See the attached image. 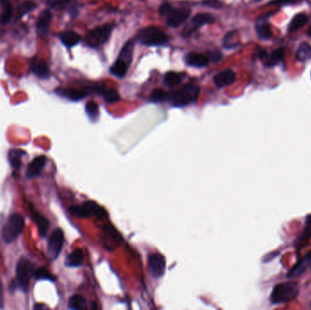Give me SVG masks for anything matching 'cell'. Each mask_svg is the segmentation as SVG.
Returning a JSON list of instances; mask_svg holds the SVG:
<instances>
[{
  "label": "cell",
  "mask_w": 311,
  "mask_h": 310,
  "mask_svg": "<svg viewBox=\"0 0 311 310\" xmlns=\"http://www.w3.org/2000/svg\"><path fill=\"white\" fill-rule=\"evenodd\" d=\"M35 271L34 263L27 257H21L16 266V278L11 284V290L20 289L24 292H27Z\"/></svg>",
  "instance_id": "cell-1"
},
{
  "label": "cell",
  "mask_w": 311,
  "mask_h": 310,
  "mask_svg": "<svg viewBox=\"0 0 311 310\" xmlns=\"http://www.w3.org/2000/svg\"><path fill=\"white\" fill-rule=\"evenodd\" d=\"M300 294L299 284L295 281H288L277 284L273 287L270 295V301L274 305L286 304L295 300Z\"/></svg>",
  "instance_id": "cell-2"
},
{
  "label": "cell",
  "mask_w": 311,
  "mask_h": 310,
  "mask_svg": "<svg viewBox=\"0 0 311 310\" xmlns=\"http://www.w3.org/2000/svg\"><path fill=\"white\" fill-rule=\"evenodd\" d=\"M200 88L197 84L190 83L175 92L169 94L168 100L175 107H184L193 103L199 98Z\"/></svg>",
  "instance_id": "cell-3"
},
{
  "label": "cell",
  "mask_w": 311,
  "mask_h": 310,
  "mask_svg": "<svg viewBox=\"0 0 311 310\" xmlns=\"http://www.w3.org/2000/svg\"><path fill=\"white\" fill-rule=\"evenodd\" d=\"M25 227V218L19 213L12 214L6 220L5 226L2 230L3 240L6 243H11L18 238L21 234Z\"/></svg>",
  "instance_id": "cell-4"
},
{
  "label": "cell",
  "mask_w": 311,
  "mask_h": 310,
  "mask_svg": "<svg viewBox=\"0 0 311 310\" xmlns=\"http://www.w3.org/2000/svg\"><path fill=\"white\" fill-rule=\"evenodd\" d=\"M137 39L146 46H163L168 42V37L159 27H147L140 30Z\"/></svg>",
  "instance_id": "cell-5"
},
{
  "label": "cell",
  "mask_w": 311,
  "mask_h": 310,
  "mask_svg": "<svg viewBox=\"0 0 311 310\" xmlns=\"http://www.w3.org/2000/svg\"><path fill=\"white\" fill-rule=\"evenodd\" d=\"M70 213L74 217L81 218L96 216L97 218L103 219L107 216V211L94 201H86L82 205L72 206L70 207Z\"/></svg>",
  "instance_id": "cell-6"
},
{
  "label": "cell",
  "mask_w": 311,
  "mask_h": 310,
  "mask_svg": "<svg viewBox=\"0 0 311 310\" xmlns=\"http://www.w3.org/2000/svg\"><path fill=\"white\" fill-rule=\"evenodd\" d=\"M112 32V27L110 25H104L101 27H96L87 33L86 37V44L97 49L107 42L110 38Z\"/></svg>",
  "instance_id": "cell-7"
},
{
  "label": "cell",
  "mask_w": 311,
  "mask_h": 310,
  "mask_svg": "<svg viewBox=\"0 0 311 310\" xmlns=\"http://www.w3.org/2000/svg\"><path fill=\"white\" fill-rule=\"evenodd\" d=\"M166 267V259L160 254L154 253V254H151V256H149L148 268H149V271L153 278H161L165 273Z\"/></svg>",
  "instance_id": "cell-8"
},
{
  "label": "cell",
  "mask_w": 311,
  "mask_h": 310,
  "mask_svg": "<svg viewBox=\"0 0 311 310\" xmlns=\"http://www.w3.org/2000/svg\"><path fill=\"white\" fill-rule=\"evenodd\" d=\"M64 243V233L62 229H57L54 230L48 242V252L52 259H56L59 256Z\"/></svg>",
  "instance_id": "cell-9"
},
{
  "label": "cell",
  "mask_w": 311,
  "mask_h": 310,
  "mask_svg": "<svg viewBox=\"0 0 311 310\" xmlns=\"http://www.w3.org/2000/svg\"><path fill=\"white\" fill-rule=\"evenodd\" d=\"M215 18L210 14L207 13H201L198 14L194 16L191 22L188 24L187 27L184 28L183 30V35L185 37H189L190 35H192L197 29H199L201 27H203L205 25L211 24L214 22Z\"/></svg>",
  "instance_id": "cell-10"
},
{
  "label": "cell",
  "mask_w": 311,
  "mask_h": 310,
  "mask_svg": "<svg viewBox=\"0 0 311 310\" xmlns=\"http://www.w3.org/2000/svg\"><path fill=\"white\" fill-rule=\"evenodd\" d=\"M190 14V10L186 9V8H181V9H174L172 7L169 12L166 14V25L168 27H177L180 25H182L183 23H185L186 20L188 19V16Z\"/></svg>",
  "instance_id": "cell-11"
},
{
  "label": "cell",
  "mask_w": 311,
  "mask_h": 310,
  "mask_svg": "<svg viewBox=\"0 0 311 310\" xmlns=\"http://www.w3.org/2000/svg\"><path fill=\"white\" fill-rule=\"evenodd\" d=\"M102 241L104 247L108 250H113L120 242V237L116 229L107 226L103 229Z\"/></svg>",
  "instance_id": "cell-12"
},
{
  "label": "cell",
  "mask_w": 311,
  "mask_h": 310,
  "mask_svg": "<svg viewBox=\"0 0 311 310\" xmlns=\"http://www.w3.org/2000/svg\"><path fill=\"white\" fill-rule=\"evenodd\" d=\"M311 251H310L308 254L303 256L300 261L296 264L294 267L290 269L287 278H295L301 276L302 274L306 272L307 270L311 267Z\"/></svg>",
  "instance_id": "cell-13"
},
{
  "label": "cell",
  "mask_w": 311,
  "mask_h": 310,
  "mask_svg": "<svg viewBox=\"0 0 311 310\" xmlns=\"http://www.w3.org/2000/svg\"><path fill=\"white\" fill-rule=\"evenodd\" d=\"M30 68L34 75L38 76V78L47 79L50 76L49 65L41 59L33 58L30 61Z\"/></svg>",
  "instance_id": "cell-14"
},
{
  "label": "cell",
  "mask_w": 311,
  "mask_h": 310,
  "mask_svg": "<svg viewBox=\"0 0 311 310\" xmlns=\"http://www.w3.org/2000/svg\"><path fill=\"white\" fill-rule=\"evenodd\" d=\"M236 79V73L231 69L221 71L213 77L215 85L219 88H223V87L231 86L233 83H235Z\"/></svg>",
  "instance_id": "cell-15"
},
{
  "label": "cell",
  "mask_w": 311,
  "mask_h": 310,
  "mask_svg": "<svg viewBox=\"0 0 311 310\" xmlns=\"http://www.w3.org/2000/svg\"><path fill=\"white\" fill-rule=\"evenodd\" d=\"M47 163V158L45 156H39L38 158L33 159L29 163L27 169V178L32 180L38 177L42 172Z\"/></svg>",
  "instance_id": "cell-16"
},
{
  "label": "cell",
  "mask_w": 311,
  "mask_h": 310,
  "mask_svg": "<svg viewBox=\"0 0 311 310\" xmlns=\"http://www.w3.org/2000/svg\"><path fill=\"white\" fill-rule=\"evenodd\" d=\"M56 92L58 93L60 97L68 98L72 101H78V100L86 98L89 93V90L87 88H85V89L59 88Z\"/></svg>",
  "instance_id": "cell-17"
},
{
  "label": "cell",
  "mask_w": 311,
  "mask_h": 310,
  "mask_svg": "<svg viewBox=\"0 0 311 310\" xmlns=\"http://www.w3.org/2000/svg\"><path fill=\"white\" fill-rule=\"evenodd\" d=\"M52 20V14L49 10H45L41 13L37 23V31L38 36L46 37L49 31V26Z\"/></svg>",
  "instance_id": "cell-18"
},
{
  "label": "cell",
  "mask_w": 311,
  "mask_h": 310,
  "mask_svg": "<svg viewBox=\"0 0 311 310\" xmlns=\"http://www.w3.org/2000/svg\"><path fill=\"white\" fill-rule=\"evenodd\" d=\"M186 63L194 67H204L209 64V59L207 55L197 52H190L186 55Z\"/></svg>",
  "instance_id": "cell-19"
},
{
  "label": "cell",
  "mask_w": 311,
  "mask_h": 310,
  "mask_svg": "<svg viewBox=\"0 0 311 310\" xmlns=\"http://www.w3.org/2000/svg\"><path fill=\"white\" fill-rule=\"evenodd\" d=\"M59 39L66 47L71 48L80 42L81 37L74 31H64L59 34Z\"/></svg>",
  "instance_id": "cell-20"
},
{
  "label": "cell",
  "mask_w": 311,
  "mask_h": 310,
  "mask_svg": "<svg viewBox=\"0 0 311 310\" xmlns=\"http://www.w3.org/2000/svg\"><path fill=\"white\" fill-rule=\"evenodd\" d=\"M25 155H26V152L23 151L22 149H11L8 153V161L13 169L18 170L20 169L22 159Z\"/></svg>",
  "instance_id": "cell-21"
},
{
  "label": "cell",
  "mask_w": 311,
  "mask_h": 310,
  "mask_svg": "<svg viewBox=\"0 0 311 310\" xmlns=\"http://www.w3.org/2000/svg\"><path fill=\"white\" fill-rule=\"evenodd\" d=\"M31 214H32L33 219L35 220V222L38 225L39 233L42 237H45L47 235L48 229L49 228V220L45 217H43L42 215H40L38 211L34 210V209H31Z\"/></svg>",
  "instance_id": "cell-22"
},
{
  "label": "cell",
  "mask_w": 311,
  "mask_h": 310,
  "mask_svg": "<svg viewBox=\"0 0 311 310\" xmlns=\"http://www.w3.org/2000/svg\"><path fill=\"white\" fill-rule=\"evenodd\" d=\"M83 259H84L83 251L81 250V249H76L75 251H73L70 255L68 256L65 264H66L67 267H79L83 263Z\"/></svg>",
  "instance_id": "cell-23"
},
{
  "label": "cell",
  "mask_w": 311,
  "mask_h": 310,
  "mask_svg": "<svg viewBox=\"0 0 311 310\" xmlns=\"http://www.w3.org/2000/svg\"><path fill=\"white\" fill-rule=\"evenodd\" d=\"M129 65L127 62L118 58V60H116V62L110 67V73L118 77H124L128 72Z\"/></svg>",
  "instance_id": "cell-24"
},
{
  "label": "cell",
  "mask_w": 311,
  "mask_h": 310,
  "mask_svg": "<svg viewBox=\"0 0 311 310\" xmlns=\"http://www.w3.org/2000/svg\"><path fill=\"white\" fill-rule=\"evenodd\" d=\"M285 49L283 48H279V49L274 50L271 55L268 57L265 62V65L268 67H273L275 65L279 64L284 58Z\"/></svg>",
  "instance_id": "cell-25"
},
{
  "label": "cell",
  "mask_w": 311,
  "mask_h": 310,
  "mask_svg": "<svg viewBox=\"0 0 311 310\" xmlns=\"http://www.w3.org/2000/svg\"><path fill=\"white\" fill-rule=\"evenodd\" d=\"M307 22H308V17H307L306 15L298 14L290 21L289 27H288V30L290 32H294L296 30H298L301 27H303L304 25H306Z\"/></svg>",
  "instance_id": "cell-26"
},
{
  "label": "cell",
  "mask_w": 311,
  "mask_h": 310,
  "mask_svg": "<svg viewBox=\"0 0 311 310\" xmlns=\"http://www.w3.org/2000/svg\"><path fill=\"white\" fill-rule=\"evenodd\" d=\"M133 49H134V44L132 42V40H129L127 43L125 44L123 49H121L118 59L124 60L125 62H127L128 64H130L131 60H132V55H133Z\"/></svg>",
  "instance_id": "cell-27"
},
{
  "label": "cell",
  "mask_w": 311,
  "mask_h": 310,
  "mask_svg": "<svg viewBox=\"0 0 311 310\" xmlns=\"http://www.w3.org/2000/svg\"><path fill=\"white\" fill-rule=\"evenodd\" d=\"M311 58V47L308 43H301L297 50L296 59L300 62H305Z\"/></svg>",
  "instance_id": "cell-28"
},
{
  "label": "cell",
  "mask_w": 311,
  "mask_h": 310,
  "mask_svg": "<svg viewBox=\"0 0 311 310\" xmlns=\"http://www.w3.org/2000/svg\"><path fill=\"white\" fill-rule=\"evenodd\" d=\"M183 76L177 72H167L164 76V83L168 87H176L182 81Z\"/></svg>",
  "instance_id": "cell-29"
},
{
  "label": "cell",
  "mask_w": 311,
  "mask_h": 310,
  "mask_svg": "<svg viewBox=\"0 0 311 310\" xmlns=\"http://www.w3.org/2000/svg\"><path fill=\"white\" fill-rule=\"evenodd\" d=\"M69 308L70 310H86V300L79 295H74L69 300Z\"/></svg>",
  "instance_id": "cell-30"
},
{
  "label": "cell",
  "mask_w": 311,
  "mask_h": 310,
  "mask_svg": "<svg viewBox=\"0 0 311 310\" xmlns=\"http://www.w3.org/2000/svg\"><path fill=\"white\" fill-rule=\"evenodd\" d=\"M256 30H257L258 38H260V39L268 40L272 36L271 29H270V27H269V25H268L267 22L258 23L257 26H256Z\"/></svg>",
  "instance_id": "cell-31"
},
{
  "label": "cell",
  "mask_w": 311,
  "mask_h": 310,
  "mask_svg": "<svg viewBox=\"0 0 311 310\" xmlns=\"http://www.w3.org/2000/svg\"><path fill=\"white\" fill-rule=\"evenodd\" d=\"M238 37L236 31L227 33L223 38V46L225 49H234L238 46Z\"/></svg>",
  "instance_id": "cell-32"
},
{
  "label": "cell",
  "mask_w": 311,
  "mask_h": 310,
  "mask_svg": "<svg viewBox=\"0 0 311 310\" xmlns=\"http://www.w3.org/2000/svg\"><path fill=\"white\" fill-rule=\"evenodd\" d=\"M311 239V215H309L305 221V228L298 240V244L302 245Z\"/></svg>",
  "instance_id": "cell-33"
},
{
  "label": "cell",
  "mask_w": 311,
  "mask_h": 310,
  "mask_svg": "<svg viewBox=\"0 0 311 310\" xmlns=\"http://www.w3.org/2000/svg\"><path fill=\"white\" fill-rule=\"evenodd\" d=\"M169 97V93L166 92L165 90L160 89V88H156L154 89L151 95V100L152 102H164L166 100H168Z\"/></svg>",
  "instance_id": "cell-34"
},
{
  "label": "cell",
  "mask_w": 311,
  "mask_h": 310,
  "mask_svg": "<svg viewBox=\"0 0 311 310\" xmlns=\"http://www.w3.org/2000/svg\"><path fill=\"white\" fill-rule=\"evenodd\" d=\"M103 97L106 102L109 104L116 103L119 100V94L116 89H107L106 88L102 93Z\"/></svg>",
  "instance_id": "cell-35"
},
{
  "label": "cell",
  "mask_w": 311,
  "mask_h": 310,
  "mask_svg": "<svg viewBox=\"0 0 311 310\" xmlns=\"http://www.w3.org/2000/svg\"><path fill=\"white\" fill-rule=\"evenodd\" d=\"M99 108H98V105L95 103L94 101H90V102H87L86 105V112L87 116L91 119V120H97V117H98V113H99Z\"/></svg>",
  "instance_id": "cell-36"
},
{
  "label": "cell",
  "mask_w": 311,
  "mask_h": 310,
  "mask_svg": "<svg viewBox=\"0 0 311 310\" xmlns=\"http://www.w3.org/2000/svg\"><path fill=\"white\" fill-rule=\"evenodd\" d=\"M35 278L38 280L43 279V280H50L54 281L56 278L51 275V273L49 272L48 269H46L45 267H39L36 271H35Z\"/></svg>",
  "instance_id": "cell-37"
},
{
  "label": "cell",
  "mask_w": 311,
  "mask_h": 310,
  "mask_svg": "<svg viewBox=\"0 0 311 310\" xmlns=\"http://www.w3.org/2000/svg\"><path fill=\"white\" fill-rule=\"evenodd\" d=\"M13 12H14L13 6L10 4H6L5 9H4L2 15L0 16V23L2 25H5V24L9 23L11 18H12V16H13Z\"/></svg>",
  "instance_id": "cell-38"
},
{
  "label": "cell",
  "mask_w": 311,
  "mask_h": 310,
  "mask_svg": "<svg viewBox=\"0 0 311 310\" xmlns=\"http://www.w3.org/2000/svg\"><path fill=\"white\" fill-rule=\"evenodd\" d=\"M70 0H47V4L53 9H63L69 5Z\"/></svg>",
  "instance_id": "cell-39"
},
{
  "label": "cell",
  "mask_w": 311,
  "mask_h": 310,
  "mask_svg": "<svg viewBox=\"0 0 311 310\" xmlns=\"http://www.w3.org/2000/svg\"><path fill=\"white\" fill-rule=\"evenodd\" d=\"M35 6H36V4H34L32 2H28V3H26V4H24L22 6H20L19 9H18V13H17V19H19L25 14H27L28 12L33 10L35 8Z\"/></svg>",
  "instance_id": "cell-40"
},
{
  "label": "cell",
  "mask_w": 311,
  "mask_h": 310,
  "mask_svg": "<svg viewBox=\"0 0 311 310\" xmlns=\"http://www.w3.org/2000/svg\"><path fill=\"white\" fill-rule=\"evenodd\" d=\"M300 1L301 0H273V2L270 3V5H292Z\"/></svg>",
  "instance_id": "cell-41"
},
{
  "label": "cell",
  "mask_w": 311,
  "mask_h": 310,
  "mask_svg": "<svg viewBox=\"0 0 311 310\" xmlns=\"http://www.w3.org/2000/svg\"><path fill=\"white\" fill-rule=\"evenodd\" d=\"M203 4L208 5V6H211L213 8H217V9L222 6V4L220 3L219 0H205Z\"/></svg>",
  "instance_id": "cell-42"
},
{
  "label": "cell",
  "mask_w": 311,
  "mask_h": 310,
  "mask_svg": "<svg viewBox=\"0 0 311 310\" xmlns=\"http://www.w3.org/2000/svg\"><path fill=\"white\" fill-rule=\"evenodd\" d=\"M172 5L168 3H163L159 7V13L162 16H166V14L171 9Z\"/></svg>",
  "instance_id": "cell-43"
},
{
  "label": "cell",
  "mask_w": 311,
  "mask_h": 310,
  "mask_svg": "<svg viewBox=\"0 0 311 310\" xmlns=\"http://www.w3.org/2000/svg\"><path fill=\"white\" fill-rule=\"evenodd\" d=\"M5 304V298H4V286L0 279V309L4 308Z\"/></svg>",
  "instance_id": "cell-44"
},
{
  "label": "cell",
  "mask_w": 311,
  "mask_h": 310,
  "mask_svg": "<svg viewBox=\"0 0 311 310\" xmlns=\"http://www.w3.org/2000/svg\"><path fill=\"white\" fill-rule=\"evenodd\" d=\"M209 57V60H214V61H219L222 58V55L220 54L219 51H215V52H210Z\"/></svg>",
  "instance_id": "cell-45"
},
{
  "label": "cell",
  "mask_w": 311,
  "mask_h": 310,
  "mask_svg": "<svg viewBox=\"0 0 311 310\" xmlns=\"http://www.w3.org/2000/svg\"><path fill=\"white\" fill-rule=\"evenodd\" d=\"M44 308H47V307H46V306L42 305V304H40V305L38 304V305H36L34 307V309H35V310H38V309H44Z\"/></svg>",
  "instance_id": "cell-46"
},
{
  "label": "cell",
  "mask_w": 311,
  "mask_h": 310,
  "mask_svg": "<svg viewBox=\"0 0 311 310\" xmlns=\"http://www.w3.org/2000/svg\"><path fill=\"white\" fill-rule=\"evenodd\" d=\"M308 35L310 36V38H311V27L309 28V30H308Z\"/></svg>",
  "instance_id": "cell-47"
}]
</instances>
